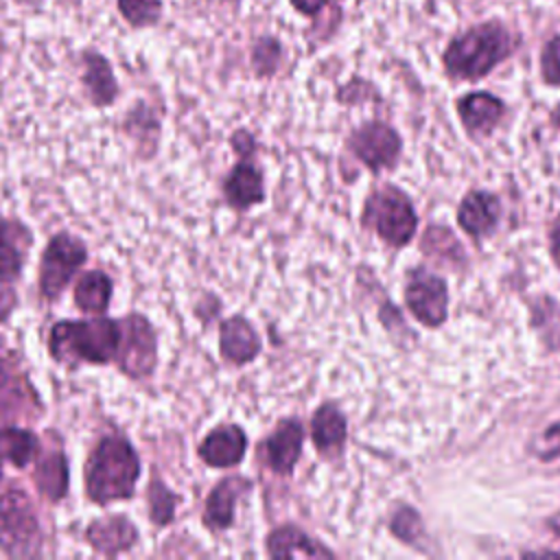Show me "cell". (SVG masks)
I'll list each match as a JSON object with an SVG mask.
<instances>
[{"label": "cell", "mask_w": 560, "mask_h": 560, "mask_svg": "<svg viewBox=\"0 0 560 560\" xmlns=\"http://www.w3.org/2000/svg\"><path fill=\"white\" fill-rule=\"evenodd\" d=\"M140 479V459L136 448L118 435H105L92 451L85 464V492L107 505L133 497Z\"/></svg>", "instance_id": "cell-1"}, {"label": "cell", "mask_w": 560, "mask_h": 560, "mask_svg": "<svg viewBox=\"0 0 560 560\" xmlns=\"http://www.w3.org/2000/svg\"><path fill=\"white\" fill-rule=\"evenodd\" d=\"M120 322L109 317L63 319L50 328L48 350L59 363H109L120 348Z\"/></svg>", "instance_id": "cell-2"}, {"label": "cell", "mask_w": 560, "mask_h": 560, "mask_svg": "<svg viewBox=\"0 0 560 560\" xmlns=\"http://www.w3.org/2000/svg\"><path fill=\"white\" fill-rule=\"evenodd\" d=\"M512 35L499 22L479 24L455 37L444 52V68L455 79H481L512 52Z\"/></svg>", "instance_id": "cell-3"}, {"label": "cell", "mask_w": 560, "mask_h": 560, "mask_svg": "<svg viewBox=\"0 0 560 560\" xmlns=\"http://www.w3.org/2000/svg\"><path fill=\"white\" fill-rule=\"evenodd\" d=\"M42 527L31 499L11 488L0 497V549L11 558H31L42 551Z\"/></svg>", "instance_id": "cell-4"}, {"label": "cell", "mask_w": 560, "mask_h": 560, "mask_svg": "<svg viewBox=\"0 0 560 560\" xmlns=\"http://www.w3.org/2000/svg\"><path fill=\"white\" fill-rule=\"evenodd\" d=\"M363 223L394 247L407 245L418 228L411 201L394 186L374 190L363 210Z\"/></svg>", "instance_id": "cell-5"}, {"label": "cell", "mask_w": 560, "mask_h": 560, "mask_svg": "<svg viewBox=\"0 0 560 560\" xmlns=\"http://www.w3.org/2000/svg\"><path fill=\"white\" fill-rule=\"evenodd\" d=\"M88 258L85 245L70 236L68 232L55 234L44 254L39 265V293L46 300H57L59 293L70 284L74 273L81 269V265Z\"/></svg>", "instance_id": "cell-6"}, {"label": "cell", "mask_w": 560, "mask_h": 560, "mask_svg": "<svg viewBox=\"0 0 560 560\" xmlns=\"http://www.w3.org/2000/svg\"><path fill=\"white\" fill-rule=\"evenodd\" d=\"M120 348H118V365L120 370L131 378H144L155 368L158 346H155V332L149 319H144L138 313H129L120 322Z\"/></svg>", "instance_id": "cell-7"}, {"label": "cell", "mask_w": 560, "mask_h": 560, "mask_svg": "<svg viewBox=\"0 0 560 560\" xmlns=\"http://www.w3.org/2000/svg\"><path fill=\"white\" fill-rule=\"evenodd\" d=\"M405 302L409 311L420 319L424 326L435 328L446 319L448 293L446 284L440 276L431 271H413L407 287H405Z\"/></svg>", "instance_id": "cell-8"}, {"label": "cell", "mask_w": 560, "mask_h": 560, "mask_svg": "<svg viewBox=\"0 0 560 560\" xmlns=\"http://www.w3.org/2000/svg\"><path fill=\"white\" fill-rule=\"evenodd\" d=\"M352 153L372 171L392 166L400 153L398 133L383 122H368L350 136Z\"/></svg>", "instance_id": "cell-9"}, {"label": "cell", "mask_w": 560, "mask_h": 560, "mask_svg": "<svg viewBox=\"0 0 560 560\" xmlns=\"http://www.w3.org/2000/svg\"><path fill=\"white\" fill-rule=\"evenodd\" d=\"M247 435L238 424H221L212 429L199 444V457L212 468H232L243 462Z\"/></svg>", "instance_id": "cell-10"}, {"label": "cell", "mask_w": 560, "mask_h": 560, "mask_svg": "<svg viewBox=\"0 0 560 560\" xmlns=\"http://www.w3.org/2000/svg\"><path fill=\"white\" fill-rule=\"evenodd\" d=\"M88 542L103 556H118L138 542L136 525L122 514L96 518L85 529Z\"/></svg>", "instance_id": "cell-11"}, {"label": "cell", "mask_w": 560, "mask_h": 560, "mask_svg": "<svg viewBox=\"0 0 560 560\" xmlns=\"http://www.w3.org/2000/svg\"><path fill=\"white\" fill-rule=\"evenodd\" d=\"M304 444V427L298 420H282L267 438L265 455L267 464L278 475H291Z\"/></svg>", "instance_id": "cell-12"}, {"label": "cell", "mask_w": 560, "mask_h": 560, "mask_svg": "<svg viewBox=\"0 0 560 560\" xmlns=\"http://www.w3.org/2000/svg\"><path fill=\"white\" fill-rule=\"evenodd\" d=\"M219 348L225 361L234 365H245L258 357L260 339L256 328L243 315H234L221 322Z\"/></svg>", "instance_id": "cell-13"}, {"label": "cell", "mask_w": 560, "mask_h": 560, "mask_svg": "<svg viewBox=\"0 0 560 560\" xmlns=\"http://www.w3.org/2000/svg\"><path fill=\"white\" fill-rule=\"evenodd\" d=\"M499 214H501L499 199L486 190H475L462 199L457 210V221L466 234L483 236L497 225Z\"/></svg>", "instance_id": "cell-14"}, {"label": "cell", "mask_w": 560, "mask_h": 560, "mask_svg": "<svg viewBox=\"0 0 560 560\" xmlns=\"http://www.w3.org/2000/svg\"><path fill=\"white\" fill-rule=\"evenodd\" d=\"M249 490V481L243 477H225L221 479L206 499L203 523L210 529H228L234 523V505L236 499Z\"/></svg>", "instance_id": "cell-15"}, {"label": "cell", "mask_w": 560, "mask_h": 560, "mask_svg": "<svg viewBox=\"0 0 560 560\" xmlns=\"http://www.w3.org/2000/svg\"><path fill=\"white\" fill-rule=\"evenodd\" d=\"M459 118L470 136H488L503 116V103L488 92H472L457 103Z\"/></svg>", "instance_id": "cell-16"}, {"label": "cell", "mask_w": 560, "mask_h": 560, "mask_svg": "<svg viewBox=\"0 0 560 560\" xmlns=\"http://www.w3.org/2000/svg\"><path fill=\"white\" fill-rule=\"evenodd\" d=\"M223 195L225 201L236 210H247L260 203L265 199V182L260 168L249 162L236 164L223 184Z\"/></svg>", "instance_id": "cell-17"}, {"label": "cell", "mask_w": 560, "mask_h": 560, "mask_svg": "<svg viewBox=\"0 0 560 560\" xmlns=\"http://www.w3.org/2000/svg\"><path fill=\"white\" fill-rule=\"evenodd\" d=\"M267 553L271 558H330L332 551L322 547L317 540L306 536L293 525L273 529L267 536Z\"/></svg>", "instance_id": "cell-18"}, {"label": "cell", "mask_w": 560, "mask_h": 560, "mask_svg": "<svg viewBox=\"0 0 560 560\" xmlns=\"http://www.w3.org/2000/svg\"><path fill=\"white\" fill-rule=\"evenodd\" d=\"M31 234L15 221H0V278L18 280L28 254Z\"/></svg>", "instance_id": "cell-19"}, {"label": "cell", "mask_w": 560, "mask_h": 560, "mask_svg": "<svg viewBox=\"0 0 560 560\" xmlns=\"http://www.w3.org/2000/svg\"><path fill=\"white\" fill-rule=\"evenodd\" d=\"M33 481L48 501L63 499L68 494V483H70V468H68L66 455L61 451H52L39 457L35 464Z\"/></svg>", "instance_id": "cell-20"}, {"label": "cell", "mask_w": 560, "mask_h": 560, "mask_svg": "<svg viewBox=\"0 0 560 560\" xmlns=\"http://www.w3.org/2000/svg\"><path fill=\"white\" fill-rule=\"evenodd\" d=\"M346 431H348L346 418L335 405L326 402L313 413L311 435H313V444L317 446L319 453H324V455L337 453L346 442Z\"/></svg>", "instance_id": "cell-21"}, {"label": "cell", "mask_w": 560, "mask_h": 560, "mask_svg": "<svg viewBox=\"0 0 560 560\" xmlns=\"http://www.w3.org/2000/svg\"><path fill=\"white\" fill-rule=\"evenodd\" d=\"M112 278L105 271H85L74 284V304L90 315H103L112 300Z\"/></svg>", "instance_id": "cell-22"}, {"label": "cell", "mask_w": 560, "mask_h": 560, "mask_svg": "<svg viewBox=\"0 0 560 560\" xmlns=\"http://www.w3.org/2000/svg\"><path fill=\"white\" fill-rule=\"evenodd\" d=\"M83 83L90 92V98L94 105L105 107L116 98V79L112 74V68L107 63L105 57L96 55V52H88L85 55V74H83Z\"/></svg>", "instance_id": "cell-23"}, {"label": "cell", "mask_w": 560, "mask_h": 560, "mask_svg": "<svg viewBox=\"0 0 560 560\" xmlns=\"http://www.w3.org/2000/svg\"><path fill=\"white\" fill-rule=\"evenodd\" d=\"M37 453V438L28 429L4 427L0 429V457L15 468H24Z\"/></svg>", "instance_id": "cell-24"}, {"label": "cell", "mask_w": 560, "mask_h": 560, "mask_svg": "<svg viewBox=\"0 0 560 560\" xmlns=\"http://www.w3.org/2000/svg\"><path fill=\"white\" fill-rule=\"evenodd\" d=\"M147 501H149V516L155 525L164 527L173 521L175 516V503H177V497L160 481L155 479L151 486H149V492H147Z\"/></svg>", "instance_id": "cell-25"}, {"label": "cell", "mask_w": 560, "mask_h": 560, "mask_svg": "<svg viewBox=\"0 0 560 560\" xmlns=\"http://www.w3.org/2000/svg\"><path fill=\"white\" fill-rule=\"evenodd\" d=\"M118 9L131 26L155 24L162 15L160 0H118Z\"/></svg>", "instance_id": "cell-26"}, {"label": "cell", "mask_w": 560, "mask_h": 560, "mask_svg": "<svg viewBox=\"0 0 560 560\" xmlns=\"http://www.w3.org/2000/svg\"><path fill=\"white\" fill-rule=\"evenodd\" d=\"M254 68L258 74H271L280 61V46L276 39L271 37H262L258 39V44L254 46Z\"/></svg>", "instance_id": "cell-27"}, {"label": "cell", "mask_w": 560, "mask_h": 560, "mask_svg": "<svg viewBox=\"0 0 560 560\" xmlns=\"http://www.w3.org/2000/svg\"><path fill=\"white\" fill-rule=\"evenodd\" d=\"M420 525L422 521L411 508H400L392 518V532L405 542H413L418 538Z\"/></svg>", "instance_id": "cell-28"}, {"label": "cell", "mask_w": 560, "mask_h": 560, "mask_svg": "<svg viewBox=\"0 0 560 560\" xmlns=\"http://www.w3.org/2000/svg\"><path fill=\"white\" fill-rule=\"evenodd\" d=\"M542 77L551 85H560V37H553L547 42L542 50Z\"/></svg>", "instance_id": "cell-29"}, {"label": "cell", "mask_w": 560, "mask_h": 560, "mask_svg": "<svg viewBox=\"0 0 560 560\" xmlns=\"http://www.w3.org/2000/svg\"><path fill=\"white\" fill-rule=\"evenodd\" d=\"M536 455L540 459H553L560 455V422L551 424L538 440L534 446Z\"/></svg>", "instance_id": "cell-30"}, {"label": "cell", "mask_w": 560, "mask_h": 560, "mask_svg": "<svg viewBox=\"0 0 560 560\" xmlns=\"http://www.w3.org/2000/svg\"><path fill=\"white\" fill-rule=\"evenodd\" d=\"M540 306H542V308H540V313L536 315V319H538L540 326L545 328V335H547V339H549V343H551L553 337H556V332H558V328H560V306H556V304H551V302H542Z\"/></svg>", "instance_id": "cell-31"}, {"label": "cell", "mask_w": 560, "mask_h": 560, "mask_svg": "<svg viewBox=\"0 0 560 560\" xmlns=\"http://www.w3.org/2000/svg\"><path fill=\"white\" fill-rule=\"evenodd\" d=\"M18 306V295L11 280L0 278V322H4Z\"/></svg>", "instance_id": "cell-32"}, {"label": "cell", "mask_w": 560, "mask_h": 560, "mask_svg": "<svg viewBox=\"0 0 560 560\" xmlns=\"http://www.w3.org/2000/svg\"><path fill=\"white\" fill-rule=\"evenodd\" d=\"M549 247H551V256L556 260V265L560 267V214L551 225V234H549Z\"/></svg>", "instance_id": "cell-33"}, {"label": "cell", "mask_w": 560, "mask_h": 560, "mask_svg": "<svg viewBox=\"0 0 560 560\" xmlns=\"http://www.w3.org/2000/svg\"><path fill=\"white\" fill-rule=\"evenodd\" d=\"M328 0H291V4L304 13V15H315Z\"/></svg>", "instance_id": "cell-34"}, {"label": "cell", "mask_w": 560, "mask_h": 560, "mask_svg": "<svg viewBox=\"0 0 560 560\" xmlns=\"http://www.w3.org/2000/svg\"><path fill=\"white\" fill-rule=\"evenodd\" d=\"M549 529H551L553 534H558V536H560V510L549 518Z\"/></svg>", "instance_id": "cell-35"}, {"label": "cell", "mask_w": 560, "mask_h": 560, "mask_svg": "<svg viewBox=\"0 0 560 560\" xmlns=\"http://www.w3.org/2000/svg\"><path fill=\"white\" fill-rule=\"evenodd\" d=\"M551 118H553V122L560 127V107H556L553 109V114H551Z\"/></svg>", "instance_id": "cell-36"}, {"label": "cell", "mask_w": 560, "mask_h": 560, "mask_svg": "<svg viewBox=\"0 0 560 560\" xmlns=\"http://www.w3.org/2000/svg\"><path fill=\"white\" fill-rule=\"evenodd\" d=\"M0 479H2V457H0Z\"/></svg>", "instance_id": "cell-37"}, {"label": "cell", "mask_w": 560, "mask_h": 560, "mask_svg": "<svg viewBox=\"0 0 560 560\" xmlns=\"http://www.w3.org/2000/svg\"><path fill=\"white\" fill-rule=\"evenodd\" d=\"M20 2H37V0H20Z\"/></svg>", "instance_id": "cell-38"}]
</instances>
